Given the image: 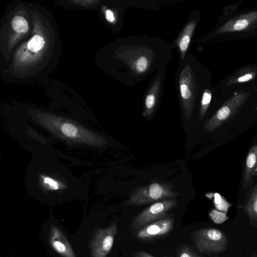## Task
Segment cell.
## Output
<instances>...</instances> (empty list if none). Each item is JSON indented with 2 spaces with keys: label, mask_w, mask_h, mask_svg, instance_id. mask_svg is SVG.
<instances>
[{
  "label": "cell",
  "mask_w": 257,
  "mask_h": 257,
  "mask_svg": "<svg viewBox=\"0 0 257 257\" xmlns=\"http://www.w3.org/2000/svg\"><path fill=\"white\" fill-rule=\"evenodd\" d=\"M62 133L67 137H74L77 134V128L71 123H66L61 127Z\"/></svg>",
  "instance_id": "18"
},
{
  "label": "cell",
  "mask_w": 257,
  "mask_h": 257,
  "mask_svg": "<svg viewBox=\"0 0 257 257\" xmlns=\"http://www.w3.org/2000/svg\"><path fill=\"white\" fill-rule=\"evenodd\" d=\"M165 65L155 72L145 93L143 115L150 117L154 112L163 92L164 82L167 70Z\"/></svg>",
  "instance_id": "7"
},
{
  "label": "cell",
  "mask_w": 257,
  "mask_h": 257,
  "mask_svg": "<svg viewBox=\"0 0 257 257\" xmlns=\"http://www.w3.org/2000/svg\"><path fill=\"white\" fill-rule=\"evenodd\" d=\"M105 17L107 20L109 22H113L115 20L113 13L111 10H107L106 11Z\"/></svg>",
  "instance_id": "23"
},
{
  "label": "cell",
  "mask_w": 257,
  "mask_h": 257,
  "mask_svg": "<svg viewBox=\"0 0 257 257\" xmlns=\"http://www.w3.org/2000/svg\"><path fill=\"white\" fill-rule=\"evenodd\" d=\"M133 257H154L148 252L142 250H137L133 254ZM169 257V256H166Z\"/></svg>",
  "instance_id": "22"
},
{
  "label": "cell",
  "mask_w": 257,
  "mask_h": 257,
  "mask_svg": "<svg viewBox=\"0 0 257 257\" xmlns=\"http://www.w3.org/2000/svg\"><path fill=\"white\" fill-rule=\"evenodd\" d=\"M250 257H257V255L254 254V255H251Z\"/></svg>",
  "instance_id": "25"
},
{
  "label": "cell",
  "mask_w": 257,
  "mask_h": 257,
  "mask_svg": "<svg viewBox=\"0 0 257 257\" xmlns=\"http://www.w3.org/2000/svg\"><path fill=\"white\" fill-rule=\"evenodd\" d=\"M248 22L245 19L239 20L233 26V29L236 31L243 30L247 27Z\"/></svg>",
  "instance_id": "21"
},
{
  "label": "cell",
  "mask_w": 257,
  "mask_h": 257,
  "mask_svg": "<svg viewBox=\"0 0 257 257\" xmlns=\"http://www.w3.org/2000/svg\"><path fill=\"white\" fill-rule=\"evenodd\" d=\"M45 41L43 38L39 35L35 36L28 43V48L32 52H37L41 50L44 46Z\"/></svg>",
  "instance_id": "16"
},
{
  "label": "cell",
  "mask_w": 257,
  "mask_h": 257,
  "mask_svg": "<svg viewBox=\"0 0 257 257\" xmlns=\"http://www.w3.org/2000/svg\"><path fill=\"white\" fill-rule=\"evenodd\" d=\"M211 99V95L210 93L207 91H204L201 100V105L199 112V119L200 121L204 117Z\"/></svg>",
  "instance_id": "15"
},
{
  "label": "cell",
  "mask_w": 257,
  "mask_h": 257,
  "mask_svg": "<svg viewBox=\"0 0 257 257\" xmlns=\"http://www.w3.org/2000/svg\"><path fill=\"white\" fill-rule=\"evenodd\" d=\"M242 208L248 217L250 224L257 227V179L247 192Z\"/></svg>",
  "instance_id": "12"
},
{
  "label": "cell",
  "mask_w": 257,
  "mask_h": 257,
  "mask_svg": "<svg viewBox=\"0 0 257 257\" xmlns=\"http://www.w3.org/2000/svg\"><path fill=\"white\" fill-rule=\"evenodd\" d=\"M12 26L14 30L18 33H26L28 30V24L26 19L21 16L14 18Z\"/></svg>",
  "instance_id": "14"
},
{
  "label": "cell",
  "mask_w": 257,
  "mask_h": 257,
  "mask_svg": "<svg viewBox=\"0 0 257 257\" xmlns=\"http://www.w3.org/2000/svg\"><path fill=\"white\" fill-rule=\"evenodd\" d=\"M174 45L150 36H131L121 40L118 60L122 81L130 86L143 81L172 58Z\"/></svg>",
  "instance_id": "1"
},
{
  "label": "cell",
  "mask_w": 257,
  "mask_h": 257,
  "mask_svg": "<svg viewBox=\"0 0 257 257\" xmlns=\"http://www.w3.org/2000/svg\"><path fill=\"white\" fill-rule=\"evenodd\" d=\"M197 61L192 54L187 53L180 60L175 74L176 88L182 112L185 118L191 117L199 92Z\"/></svg>",
  "instance_id": "2"
},
{
  "label": "cell",
  "mask_w": 257,
  "mask_h": 257,
  "mask_svg": "<svg viewBox=\"0 0 257 257\" xmlns=\"http://www.w3.org/2000/svg\"><path fill=\"white\" fill-rule=\"evenodd\" d=\"M252 78V75L251 74H246L242 77H239L238 79V81L239 82H245L248 80H249Z\"/></svg>",
  "instance_id": "24"
},
{
  "label": "cell",
  "mask_w": 257,
  "mask_h": 257,
  "mask_svg": "<svg viewBox=\"0 0 257 257\" xmlns=\"http://www.w3.org/2000/svg\"><path fill=\"white\" fill-rule=\"evenodd\" d=\"M117 231L115 221L106 228H96L90 241L91 257H106L113 246Z\"/></svg>",
  "instance_id": "6"
},
{
  "label": "cell",
  "mask_w": 257,
  "mask_h": 257,
  "mask_svg": "<svg viewBox=\"0 0 257 257\" xmlns=\"http://www.w3.org/2000/svg\"><path fill=\"white\" fill-rule=\"evenodd\" d=\"M209 216L211 220L216 224H221L228 219L226 213L213 209L209 213Z\"/></svg>",
  "instance_id": "17"
},
{
  "label": "cell",
  "mask_w": 257,
  "mask_h": 257,
  "mask_svg": "<svg viewBox=\"0 0 257 257\" xmlns=\"http://www.w3.org/2000/svg\"><path fill=\"white\" fill-rule=\"evenodd\" d=\"M194 240L198 250L204 253H218L226 250L228 240L225 234L218 228H203L194 232Z\"/></svg>",
  "instance_id": "3"
},
{
  "label": "cell",
  "mask_w": 257,
  "mask_h": 257,
  "mask_svg": "<svg viewBox=\"0 0 257 257\" xmlns=\"http://www.w3.org/2000/svg\"><path fill=\"white\" fill-rule=\"evenodd\" d=\"M178 257H200L189 247L184 246L178 253Z\"/></svg>",
  "instance_id": "19"
},
{
  "label": "cell",
  "mask_w": 257,
  "mask_h": 257,
  "mask_svg": "<svg viewBox=\"0 0 257 257\" xmlns=\"http://www.w3.org/2000/svg\"><path fill=\"white\" fill-rule=\"evenodd\" d=\"M196 24L197 20L193 17L192 13L183 31L176 41V43L174 44L179 49L180 60H183L187 54V50Z\"/></svg>",
  "instance_id": "11"
},
{
  "label": "cell",
  "mask_w": 257,
  "mask_h": 257,
  "mask_svg": "<svg viewBox=\"0 0 257 257\" xmlns=\"http://www.w3.org/2000/svg\"><path fill=\"white\" fill-rule=\"evenodd\" d=\"M177 203V199H168L153 203L136 216L132 223V229L137 232L148 224L167 217L168 211L174 208Z\"/></svg>",
  "instance_id": "5"
},
{
  "label": "cell",
  "mask_w": 257,
  "mask_h": 257,
  "mask_svg": "<svg viewBox=\"0 0 257 257\" xmlns=\"http://www.w3.org/2000/svg\"><path fill=\"white\" fill-rule=\"evenodd\" d=\"M42 178L44 184L47 185L50 188L54 190H57L59 188V185L55 180L49 177H44L43 176H42Z\"/></svg>",
  "instance_id": "20"
},
{
  "label": "cell",
  "mask_w": 257,
  "mask_h": 257,
  "mask_svg": "<svg viewBox=\"0 0 257 257\" xmlns=\"http://www.w3.org/2000/svg\"><path fill=\"white\" fill-rule=\"evenodd\" d=\"M206 196H211L209 198H213L214 206L217 210L226 213L228 209L232 205L231 203L228 202L225 198L217 193H210L206 194Z\"/></svg>",
  "instance_id": "13"
},
{
  "label": "cell",
  "mask_w": 257,
  "mask_h": 257,
  "mask_svg": "<svg viewBox=\"0 0 257 257\" xmlns=\"http://www.w3.org/2000/svg\"><path fill=\"white\" fill-rule=\"evenodd\" d=\"M175 196L176 193L170 186L155 182L139 188L124 205L140 206L171 199Z\"/></svg>",
  "instance_id": "4"
},
{
  "label": "cell",
  "mask_w": 257,
  "mask_h": 257,
  "mask_svg": "<svg viewBox=\"0 0 257 257\" xmlns=\"http://www.w3.org/2000/svg\"><path fill=\"white\" fill-rule=\"evenodd\" d=\"M49 241L53 250L62 257H76L64 233L56 226L50 228Z\"/></svg>",
  "instance_id": "9"
},
{
  "label": "cell",
  "mask_w": 257,
  "mask_h": 257,
  "mask_svg": "<svg viewBox=\"0 0 257 257\" xmlns=\"http://www.w3.org/2000/svg\"><path fill=\"white\" fill-rule=\"evenodd\" d=\"M257 176V145L249 150L245 162L243 173L242 188L247 190L252 185L253 179Z\"/></svg>",
  "instance_id": "10"
},
{
  "label": "cell",
  "mask_w": 257,
  "mask_h": 257,
  "mask_svg": "<svg viewBox=\"0 0 257 257\" xmlns=\"http://www.w3.org/2000/svg\"><path fill=\"white\" fill-rule=\"evenodd\" d=\"M174 226L172 218L166 217L151 222L137 232L136 237L141 240H151L167 235Z\"/></svg>",
  "instance_id": "8"
}]
</instances>
